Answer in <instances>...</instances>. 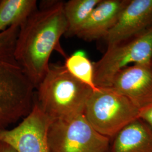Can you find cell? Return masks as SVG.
Returning a JSON list of instances; mask_svg holds the SVG:
<instances>
[{
    "mask_svg": "<svg viewBox=\"0 0 152 152\" xmlns=\"http://www.w3.org/2000/svg\"><path fill=\"white\" fill-rule=\"evenodd\" d=\"M47 138L50 152H109L110 147L83 114L51 121Z\"/></svg>",
    "mask_w": 152,
    "mask_h": 152,
    "instance_id": "8992f818",
    "label": "cell"
},
{
    "mask_svg": "<svg viewBox=\"0 0 152 152\" xmlns=\"http://www.w3.org/2000/svg\"><path fill=\"white\" fill-rule=\"evenodd\" d=\"M0 152H16V151L9 144L0 141Z\"/></svg>",
    "mask_w": 152,
    "mask_h": 152,
    "instance_id": "2e32d148",
    "label": "cell"
},
{
    "mask_svg": "<svg viewBox=\"0 0 152 152\" xmlns=\"http://www.w3.org/2000/svg\"><path fill=\"white\" fill-rule=\"evenodd\" d=\"M51 121L35 102L31 112L19 125L0 131V141L16 152H50L47 135Z\"/></svg>",
    "mask_w": 152,
    "mask_h": 152,
    "instance_id": "52a82bcc",
    "label": "cell"
},
{
    "mask_svg": "<svg viewBox=\"0 0 152 152\" xmlns=\"http://www.w3.org/2000/svg\"><path fill=\"white\" fill-rule=\"evenodd\" d=\"M129 0H101L76 36L86 41L104 38Z\"/></svg>",
    "mask_w": 152,
    "mask_h": 152,
    "instance_id": "30bf717a",
    "label": "cell"
},
{
    "mask_svg": "<svg viewBox=\"0 0 152 152\" xmlns=\"http://www.w3.org/2000/svg\"><path fill=\"white\" fill-rule=\"evenodd\" d=\"M152 26V0H130L104 38L108 46L135 38Z\"/></svg>",
    "mask_w": 152,
    "mask_h": 152,
    "instance_id": "ba28073f",
    "label": "cell"
},
{
    "mask_svg": "<svg viewBox=\"0 0 152 152\" xmlns=\"http://www.w3.org/2000/svg\"><path fill=\"white\" fill-rule=\"evenodd\" d=\"M132 65H152V26L130 40L108 46L102 58L94 63L96 86L109 88L120 71Z\"/></svg>",
    "mask_w": 152,
    "mask_h": 152,
    "instance_id": "5b68a950",
    "label": "cell"
},
{
    "mask_svg": "<svg viewBox=\"0 0 152 152\" xmlns=\"http://www.w3.org/2000/svg\"><path fill=\"white\" fill-rule=\"evenodd\" d=\"M64 2L55 1L36 10L20 26L16 39V59L37 88L49 68L54 50L65 56L60 39L67 31Z\"/></svg>",
    "mask_w": 152,
    "mask_h": 152,
    "instance_id": "6da1fadb",
    "label": "cell"
},
{
    "mask_svg": "<svg viewBox=\"0 0 152 152\" xmlns=\"http://www.w3.org/2000/svg\"><path fill=\"white\" fill-rule=\"evenodd\" d=\"M139 111L120 93L110 88H99L90 94L83 114L95 130L110 139L138 119Z\"/></svg>",
    "mask_w": 152,
    "mask_h": 152,
    "instance_id": "277c9868",
    "label": "cell"
},
{
    "mask_svg": "<svg viewBox=\"0 0 152 152\" xmlns=\"http://www.w3.org/2000/svg\"><path fill=\"white\" fill-rule=\"evenodd\" d=\"M110 88L128 98L139 110L152 104V65H132L115 76Z\"/></svg>",
    "mask_w": 152,
    "mask_h": 152,
    "instance_id": "9c48e42d",
    "label": "cell"
},
{
    "mask_svg": "<svg viewBox=\"0 0 152 152\" xmlns=\"http://www.w3.org/2000/svg\"><path fill=\"white\" fill-rule=\"evenodd\" d=\"M19 29L0 32V131L25 118L35 103L36 87L15 55Z\"/></svg>",
    "mask_w": 152,
    "mask_h": 152,
    "instance_id": "7a4b0ae2",
    "label": "cell"
},
{
    "mask_svg": "<svg viewBox=\"0 0 152 152\" xmlns=\"http://www.w3.org/2000/svg\"><path fill=\"white\" fill-rule=\"evenodd\" d=\"M109 152H152V130L138 118L127 125L113 138Z\"/></svg>",
    "mask_w": 152,
    "mask_h": 152,
    "instance_id": "8fae6325",
    "label": "cell"
},
{
    "mask_svg": "<svg viewBox=\"0 0 152 152\" xmlns=\"http://www.w3.org/2000/svg\"><path fill=\"white\" fill-rule=\"evenodd\" d=\"M39 108L52 120L83 114L92 90L72 76L64 65L50 64L37 87Z\"/></svg>",
    "mask_w": 152,
    "mask_h": 152,
    "instance_id": "3957f363",
    "label": "cell"
},
{
    "mask_svg": "<svg viewBox=\"0 0 152 152\" xmlns=\"http://www.w3.org/2000/svg\"><path fill=\"white\" fill-rule=\"evenodd\" d=\"M65 58L64 66L72 76L90 87L92 91L98 90L94 82V63L89 59L85 51H76Z\"/></svg>",
    "mask_w": 152,
    "mask_h": 152,
    "instance_id": "5bb4252c",
    "label": "cell"
},
{
    "mask_svg": "<svg viewBox=\"0 0 152 152\" xmlns=\"http://www.w3.org/2000/svg\"><path fill=\"white\" fill-rule=\"evenodd\" d=\"M139 118L145 122L152 130V104L140 110Z\"/></svg>",
    "mask_w": 152,
    "mask_h": 152,
    "instance_id": "9a60e30c",
    "label": "cell"
},
{
    "mask_svg": "<svg viewBox=\"0 0 152 152\" xmlns=\"http://www.w3.org/2000/svg\"><path fill=\"white\" fill-rule=\"evenodd\" d=\"M101 0H70L64 2L63 9L67 22V36H76Z\"/></svg>",
    "mask_w": 152,
    "mask_h": 152,
    "instance_id": "4fadbf2b",
    "label": "cell"
},
{
    "mask_svg": "<svg viewBox=\"0 0 152 152\" xmlns=\"http://www.w3.org/2000/svg\"><path fill=\"white\" fill-rule=\"evenodd\" d=\"M36 0L0 1V32L12 26H21L37 10Z\"/></svg>",
    "mask_w": 152,
    "mask_h": 152,
    "instance_id": "7c38bea8",
    "label": "cell"
}]
</instances>
